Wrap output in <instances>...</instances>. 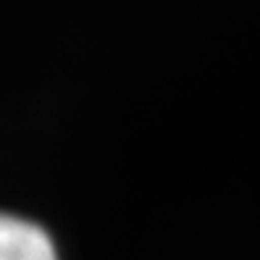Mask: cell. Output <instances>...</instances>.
<instances>
[{"label": "cell", "mask_w": 260, "mask_h": 260, "mask_svg": "<svg viewBox=\"0 0 260 260\" xmlns=\"http://www.w3.org/2000/svg\"><path fill=\"white\" fill-rule=\"evenodd\" d=\"M0 260H58L53 239L32 221L0 216Z\"/></svg>", "instance_id": "6da1fadb"}]
</instances>
